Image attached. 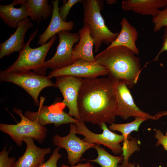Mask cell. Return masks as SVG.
<instances>
[{"label":"cell","mask_w":167,"mask_h":167,"mask_svg":"<svg viewBox=\"0 0 167 167\" xmlns=\"http://www.w3.org/2000/svg\"><path fill=\"white\" fill-rule=\"evenodd\" d=\"M114 82L108 78L84 79L79 89L77 108L84 122L111 124L115 121Z\"/></svg>","instance_id":"obj_1"},{"label":"cell","mask_w":167,"mask_h":167,"mask_svg":"<svg viewBox=\"0 0 167 167\" xmlns=\"http://www.w3.org/2000/svg\"><path fill=\"white\" fill-rule=\"evenodd\" d=\"M59 167H94V166L90 163L88 162L84 164L78 163L76 165L71 166H68L63 164Z\"/></svg>","instance_id":"obj_30"},{"label":"cell","mask_w":167,"mask_h":167,"mask_svg":"<svg viewBox=\"0 0 167 167\" xmlns=\"http://www.w3.org/2000/svg\"><path fill=\"white\" fill-rule=\"evenodd\" d=\"M59 0H52L51 3L53 10L49 24L45 31L39 36L38 44L41 45L45 44L56 33L63 30L70 31L74 26L73 21H65L61 18L59 14Z\"/></svg>","instance_id":"obj_16"},{"label":"cell","mask_w":167,"mask_h":167,"mask_svg":"<svg viewBox=\"0 0 167 167\" xmlns=\"http://www.w3.org/2000/svg\"><path fill=\"white\" fill-rule=\"evenodd\" d=\"M116 0H106V2L107 3L109 4H112L116 2Z\"/></svg>","instance_id":"obj_33"},{"label":"cell","mask_w":167,"mask_h":167,"mask_svg":"<svg viewBox=\"0 0 167 167\" xmlns=\"http://www.w3.org/2000/svg\"><path fill=\"white\" fill-rule=\"evenodd\" d=\"M84 122L79 120L76 123V134L83 135V140L90 144L102 145L110 149L113 154L117 155L122 153V146L120 143L123 142V136L113 132L108 128L105 123L100 126L103 131L101 133L92 132L86 126Z\"/></svg>","instance_id":"obj_9"},{"label":"cell","mask_w":167,"mask_h":167,"mask_svg":"<svg viewBox=\"0 0 167 167\" xmlns=\"http://www.w3.org/2000/svg\"><path fill=\"white\" fill-rule=\"evenodd\" d=\"M118 167H139V165H138L137 166H135V165L129 162L126 163H122L121 165H119Z\"/></svg>","instance_id":"obj_32"},{"label":"cell","mask_w":167,"mask_h":167,"mask_svg":"<svg viewBox=\"0 0 167 167\" xmlns=\"http://www.w3.org/2000/svg\"><path fill=\"white\" fill-rule=\"evenodd\" d=\"M94 148L97 153V157L93 160H85L96 163L101 167H118L119 163H122L123 156L122 155L119 156H114L108 152L100 145L96 144Z\"/></svg>","instance_id":"obj_22"},{"label":"cell","mask_w":167,"mask_h":167,"mask_svg":"<svg viewBox=\"0 0 167 167\" xmlns=\"http://www.w3.org/2000/svg\"><path fill=\"white\" fill-rule=\"evenodd\" d=\"M152 21L154 24V31H159L163 27L167 26V10H160L157 15L153 17Z\"/></svg>","instance_id":"obj_24"},{"label":"cell","mask_w":167,"mask_h":167,"mask_svg":"<svg viewBox=\"0 0 167 167\" xmlns=\"http://www.w3.org/2000/svg\"><path fill=\"white\" fill-rule=\"evenodd\" d=\"M83 0H63V4L59 8V14L61 19L66 21V17L71 8L76 3H82Z\"/></svg>","instance_id":"obj_26"},{"label":"cell","mask_w":167,"mask_h":167,"mask_svg":"<svg viewBox=\"0 0 167 167\" xmlns=\"http://www.w3.org/2000/svg\"><path fill=\"white\" fill-rule=\"evenodd\" d=\"M13 111L19 116L20 121L15 124L1 123L0 130L9 135L18 146L22 145L25 137L32 138L39 143L43 142L47 137L46 127L27 118L20 109L13 108Z\"/></svg>","instance_id":"obj_5"},{"label":"cell","mask_w":167,"mask_h":167,"mask_svg":"<svg viewBox=\"0 0 167 167\" xmlns=\"http://www.w3.org/2000/svg\"><path fill=\"white\" fill-rule=\"evenodd\" d=\"M59 148H55L49 159L45 162L41 164L38 167H58V161L62 155L59 153Z\"/></svg>","instance_id":"obj_27"},{"label":"cell","mask_w":167,"mask_h":167,"mask_svg":"<svg viewBox=\"0 0 167 167\" xmlns=\"http://www.w3.org/2000/svg\"><path fill=\"white\" fill-rule=\"evenodd\" d=\"M38 28L29 35L24 48L19 53L15 61L4 71L6 73L31 71L45 76L47 69L45 67V59L49 49L57 38L55 35L45 44L35 48L30 47L29 44L36 35Z\"/></svg>","instance_id":"obj_4"},{"label":"cell","mask_w":167,"mask_h":167,"mask_svg":"<svg viewBox=\"0 0 167 167\" xmlns=\"http://www.w3.org/2000/svg\"><path fill=\"white\" fill-rule=\"evenodd\" d=\"M33 26L29 18L21 21L15 31L10 34L9 38L0 44V59L16 52L19 53L25 47V34L28 30Z\"/></svg>","instance_id":"obj_14"},{"label":"cell","mask_w":167,"mask_h":167,"mask_svg":"<svg viewBox=\"0 0 167 167\" xmlns=\"http://www.w3.org/2000/svg\"><path fill=\"white\" fill-rule=\"evenodd\" d=\"M57 34L59 37V44L54 56L45 62L44 65L46 69H58L74 62L72 59V49L74 45L79 40V33L63 30Z\"/></svg>","instance_id":"obj_10"},{"label":"cell","mask_w":167,"mask_h":167,"mask_svg":"<svg viewBox=\"0 0 167 167\" xmlns=\"http://www.w3.org/2000/svg\"><path fill=\"white\" fill-rule=\"evenodd\" d=\"M166 115H167V111H164L157 113L154 116L155 119V120H157L162 117Z\"/></svg>","instance_id":"obj_31"},{"label":"cell","mask_w":167,"mask_h":167,"mask_svg":"<svg viewBox=\"0 0 167 167\" xmlns=\"http://www.w3.org/2000/svg\"><path fill=\"white\" fill-rule=\"evenodd\" d=\"M56 87L62 94L63 100L62 102L69 109V114L78 120L81 119L77 108V100L80 87L84 79L70 75L55 77Z\"/></svg>","instance_id":"obj_12"},{"label":"cell","mask_w":167,"mask_h":167,"mask_svg":"<svg viewBox=\"0 0 167 167\" xmlns=\"http://www.w3.org/2000/svg\"><path fill=\"white\" fill-rule=\"evenodd\" d=\"M164 10H167V8H165Z\"/></svg>","instance_id":"obj_34"},{"label":"cell","mask_w":167,"mask_h":167,"mask_svg":"<svg viewBox=\"0 0 167 167\" xmlns=\"http://www.w3.org/2000/svg\"><path fill=\"white\" fill-rule=\"evenodd\" d=\"M104 1L98 0H83L84 26L89 29L94 42V52L99 51L102 43L111 44L118 36L119 32L111 31L105 24L100 11L102 10Z\"/></svg>","instance_id":"obj_3"},{"label":"cell","mask_w":167,"mask_h":167,"mask_svg":"<svg viewBox=\"0 0 167 167\" xmlns=\"http://www.w3.org/2000/svg\"><path fill=\"white\" fill-rule=\"evenodd\" d=\"M45 99L44 97H41L38 110H27L24 113L25 116L43 126L48 124H54L57 127L62 124L76 123L79 121L64 111L66 106L62 102L48 106L43 105Z\"/></svg>","instance_id":"obj_7"},{"label":"cell","mask_w":167,"mask_h":167,"mask_svg":"<svg viewBox=\"0 0 167 167\" xmlns=\"http://www.w3.org/2000/svg\"><path fill=\"white\" fill-rule=\"evenodd\" d=\"M15 2L6 5L0 4V17L8 26L16 28L19 22L29 16L26 6L21 5L19 8H15Z\"/></svg>","instance_id":"obj_21"},{"label":"cell","mask_w":167,"mask_h":167,"mask_svg":"<svg viewBox=\"0 0 167 167\" xmlns=\"http://www.w3.org/2000/svg\"><path fill=\"white\" fill-rule=\"evenodd\" d=\"M148 119L144 118L137 117L132 121L125 123L115 124L113 123L109 126V129L112 131H119L123 136V142H127L131 132L138 131L140 125Z\"/></svg>","instance_id":"obj_23"},{"label":"cell","mask_w":167,"mask_h":167,"mask_svg":"<svg viewBox=\"0 0 167 167\" xmlns=\"http://www.w3.org/2000/svg\"><path fill=\"white\" fill-rule=\"evenodd\" d=\"M121 29L116 40L106 48L117 46H122L131 50L135 54L139 53L135 42L138 38V33L136 28L132 26L126 18H123L120 22Z\"/></svg>","instance_id":"obj_19"},{"label":"cell","mask_w":167,"mask_h":167,"mask_svg":"<svg viewBox=\"0 0 167 167\" xmlns=\"http://www.w3.org/2000/svg\"><path fill=\"white\" fill-rule=\"evenodd\" d=\"M69 134L64 137L58 134L52 137L53 144L59 148L66 151L68 163L71 166L75 165L81 160L83 154L87 150L93 148L95 144L88 143L76 135L75 123H71Z\"/></svg>","instance_id":"obj_11"},{"label":"cell","mask_w":167,"mask_h":167,"mask_svg":"<svg viewBox=\"0 0 167 167\" xmlns=\"http://www.w3.org/2000/svg\"><path fill=\"white\" fill-rule=\"evenodd\" d=\"M165 51H167V26L165 27L164 29V32L163 37L162 46L156 56L154 60H157L160 54Z\"/></svg>","instance_id":"obj_29"},{"label":"cell","mask_w":167,"mask_h":167,"mask_svg":"<svg viewBox=\"0 0 167 167\" xmlns=\"http://www.w3.org/2000/svg\"><path fill=\"white\" fill-rule=\"evenodd\" d=\"M78 33L80 39L78 44L73 48L72 59L74 62L81 59L90 62H95L93 53L94 42L90 34L88 28L83 26Z\"/></svg>","instance_id":"obj_18"},{"label":"cell","mask_w":167,"mask_h":167,"mask_svg":"<svg viewBox=\"0 0 167 167\" xmlns=\"http://www.w3.org/2000/svg\"><path fill=\"white\" fill-rule=\"evenodd\" d=\"M121 7L125 11L154 17L158 14L159 8L167 7V0H126L122 2Z\"/></svg>","instance_id":"obj_17"},{"label":"cell","mask_w":167,"mask_h":167,"mask_svg":"<svg viewBox=\"0 0 167 167\" xmlns=\"http://www.w3.org/2000/svg\"><path fill=\"white\" fill-rule=\"evenodd\" d=\"M113 81L116 101L115 116H119L124 120L132 117L155 120L154 116L142 111L135 104L126 82L119 80Z\"/></svg>","instance_id":"obj_8"},{"label":"cell","mask_w":167,"mask_h":167,"mask_svg":"<svg viewBox=\"0 0 167 167\" xmlns=\"http://www.w3.org/2000/svg\"><path fill=\"white\" fill-rule=\"evenodd\" d=\"M130 49L122 46L106 48L95 57V62L108 70V78L125 82L129 88L137 82L141 70L140 58Z\"/></svg>","instance_id":"obj_2"},{"label":"cell","mask_w":167,"mask_h":167,"mask_svg":"<svg viewBox=\"0 0 167 167\" xmlns=\"http://www.w3.org/2000/svg\"><path fill=\"white\" fill-rule=\"evenodd\" d=\"M0 82L12 83L22 88L32 98L34 105L39 106L38 96L40 92L47 87H56L55 83L48 76H43L33 71L6 73L0 72Z\"/></svg>","instance_id":"obj_6"},{"label":"cell","mask_w":167,"mask_h":167,"mask_svg":"<svg viewBox=\"0 0 167 167\" xmlns=\"http://www.w3.org/2000/svg\"><path fill=\"white\" fill-rule=\"evenodd\" d=\"M23 141L26 145V150L13 167H38L44 162L45 156L51 152L49 148H42L37 146L32 138L25 137Z\"/></svg>","instance_id":"obj_15"},{"label":"cell","mask_w":167,"mask_h":167,"mask_svg":"<svg viewBox=\"0 0 167 167\" xmlns=\"http://www.w3.org/2000/svg\"><path fill=\"white\" fill-rule=\"evenodd\" d=\"M154 130V137L157 139V141L155 144L156 146L162 145L164 149L167 152V132L165 135L160 130L155 129Z\"/></svg>","instance_id":"obj_28"},{"label":"cell","mask_w":167,"mask_h":167,"mask_svg":"<svg viewBox=\"0 0 167 167\" xmlns=\"http://www.w3.org/2000/svg\"><path fill=\"white\" fill-rule=\"evenodd\" d=\"M6 146H5L0 152V167H13L16 161L15 158L8 156L9 152L12 149V146L8 151L6 150Z\"/></svg>","instance_id":"obj_25"},{"label":"cell","mask_w":167,"mask_h":167,"mask_svg":"<svg viewBox=\"0 0 167 167\" xmlns=\"http://www.w3.org/2000/svg\"><path fill=\"white\" fill-rule=\"evenodd\" d=\"M108 70L95 62H90L79 59L72 64L58 69L53 70L48 75L50 78L70 75L83 79L96 78L108 75Z\"/></svg>","instance_id":"obj_13"},{"label":"cell","mask_w":167,"mask_h":167,"mask_svg":"<svg viewBox=\"0 0 167 167\" xmlns=\"http://www.w3.org/2000/svg\"><path fill=\"white\" fill-rule=\"evenodd\" d=\"M13 2L15 5H25L31 21H38V23L52 14L53 6L48 3L49 0H14Z\"/></svg>","instance_id":"obj_20"}]
</instances>
